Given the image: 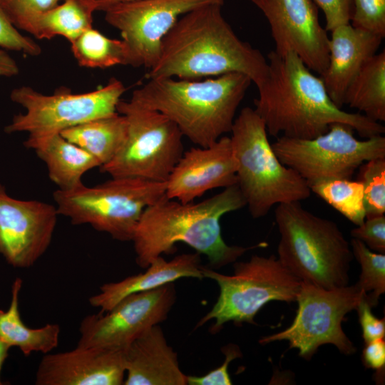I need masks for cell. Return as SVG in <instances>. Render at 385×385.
Returning <instances> with one entry per match:
<instances>
[{
  "instance_id": "33",
  "label": "cell",
  "mask_w": 385,
  "mask_h": 385,
  "mask_svg": "<svg viewBox=\"0 0 385 385\" xmlns=\"http://www.w3.org/2000/svg\"><path fill=\"white\" fill-rule=\"evenodd\" d=\"M0 48L23 52L29 56H38L40 46L33 39L21 34L10 21L0 5Z\"/></svg>"
},
{
  "instance_id": "3",
  "label": "cell",
  "mask_w": 385,
  "mask_h": 385,
  "mask_svg": "<svg viewBox=\"0 0 385 385\" xmlns=\"http://www.w3.org/2000/svg\"><path fill=\"white\" fill-rule=\"evenodd\" d=\"M246 206L237 184L198 202H182L166 195L145 208L135 227L132 242L137 264L146 268L162 254L173 252L184 242L207 256L212 267L219 269L235 262L250 249L228 245L223 240L220 220L230 212Z\"/></svg>"
},
{
  "instance_id": "27",
  "label": "cell",
  "mask_w": 385,
  "mask_h": 385,
  "mask_svg": "<svg viewBox=\"0 0 385 385\" xmlns=\"http://www.w3.org/2000/svg\"><path fill=\"white\" fill-rule=\"evenodd\" d=\"M73 55L80 66L106 68L128 65V53L124 42L110 38L93 27L71 43Z\"/></svg>"
},
{
  "instance_id": "20",
  "label": "cell",
  "mask_w": 385,
  "mask_h": 385,
  "mask_svg": "<svg viewBox=\"0 0 385 385\" xmlns=\"http://www.w3.org/2000/svg\"><path fill=\"white\" fill-rule=\"evenodd\" d=\"M125 385H186L178 355L159 324L153 326L123 350Z\"/></svg>"
},
{
  "instance_id": "24",
  "label": "cell",
  "mask_w": 385,
  "mask_h": 385,
  "mask_svg": "<svg viewBox=\"0 0 385 385\" xmlns=\"http://www.w3.org/2000/svg\"><path fill=\"white\" fill-rule=\"evenodd\" d=\"M21 287L22 279L16 278L12 284L9 309L0 310V339L10 347L19 348L24 356L33 352L50 353L58 344L60 326L47 324L33 329L23 322L19 305Z\"/></svg>"
},
{
  "instance_id": "36",
  "label": "cell",
  "mask_w": 385,
  "mask_h": 385,
  "mask_svg": "<svg viewBox=\"0 0 385 385\" xmlns=\"http://www.w3.org/2000/svg\"><path fill=\"white\" fill-rule=\"evenodd\" d=\"M314 1L324 13L327 31H331L338 26L350 23L354 0Z\"/></svg>"
},
{
  "instance_id": "1",
  "label": "cell",
  "mask_w": 385,
  "mask_h": 385,
  "mask_svg": "<svg viewBox=\"0 0 385 385\" xmlns=\"http://www.w3.org/2000/svg\"><path fill=\"white\" fill-rule=\"evenodd\" d=\"M268 73L257 88L255 111L272 136L311 139L342 123L365 138L384 133L385 128L360 113H348L330 99L321 79L292 51L268 56Z\"/></svg>"
},
{
  "instance_id": "30",
  "label": "cell",
  "mask_w": 385,
  "mask_h": 385,
  "mask_svg": "<svg viewBox=\"0 0 385 385\" xmlns=\"http://www.w3.org/2000/svg\"><path fill=\"white\" fill-rule=\"evenodd\" d=\"M357 180L363 186L366 218L385 212V158L368 160L359 168Z\"/></svg>"
},
{
  "instance_id": "37",
  "label": "cell",
  "mask_w": 385,
  "mask_h": 385,
  "mask_svg": "<svg viewBox=\"0 0 385 385\" xmlns=\"http://www.w3.org/2000/svg\"><path fill=\"white\" fill-rule=\"evenodd\" d=\"M371 309L372 307L364 298L361 300L356 308L364 344L384 338L385 336L384 318L379 319L375 317L371 312Z\"/></svg>"
},
{
  "instance_id": "6",
  "label": "cell",
  "mask_w": 385,
  "mask_h": 385,
  "mask_svg": "<svg viewBox=\"0 0 385 385\" xmlns=\"http://www.w3.org/2000/svg\"><path fill=\"white\" fill-rule=\"evenodd\" d=\"M230 133L237 185L253 218L265 217L274 205L309 198L308 184L280 162L269 142L265 123L254 108L241 110Z\"/></svg>"
},
{
  "instance_id": "34",
  "label": "cell",
  "mask_w": 385,
  "mask_h": 385,
  "mask_svg": "<svg viewBox=\"0 0 385 385\" xmlns=\"http://www.w3.org/2000/svg\"><path fill=\"white\" fill-rule=\"evenodd\" d=\"M352 238L361 240L371 250L385 253L384 215L366 217L364 222L351 230Z\"/></svg>"
},
{
  "instance_id": "7",
  "label": "cell",
  "mask_w": 385,
  "mask_h": 385,
  "mask_svg": "<svg viewBox=\"0 0 385 385\" xmlns=\"http://www.w3.org/2000/svg\"><path fill=\"white\" fill-rule=\"evenodd\" d=\"M166 195V182L135 178H112L89 187L83 183L53 192L58 215L73 225H89L119 241H131L148 206Z\"/></svg>"
},
{
  "instance_id": "39",
  "label": "cell",
  "mask_w": 385,
  "mask_h": 385,
  "mask_svg": "<svg viewBox=\"0 0 385 385\" xmlns=\"http://www.w3.org/2000/svg\"><path fill=\"white\" fill-rule=\"evenodd\" d=\"M19 73L15 60L5 49L0 48V76L12 77Z\"/></svg>"
},
{
  "instance_id": "5",
  "label": "cell",
  "mask_w": 385,
  "mask_h": 385,
  "mask_svg": "<svg viewBox=\"0 0 385 385\" xmlns=\"http://www.w3.org/2000/svg\"><path fill=\"white\" fill-rule=\"evenodd\" d=\"M278 260L296 277L325 289L349 284L354 257L336 222L304 208L300 202L277 205Z\"/></svg>"
},
{
  "instance_id": "18",
  "label": "cell",
  "mask_w": 385,
  "mask_h": 385,
  "mask_svg": "<svg viewBox=\"0 0 385 385\" xmlns=\"http://www.w3.org/2000/svg\"><path fill=\"white\" fill-rule=\"evenodd\" d=\"M125 370L123 351L76 346L46 354L35 376L36 385H120Z\"/></svg>"
},
{
  "instance_id": "28",
  "label": "cell",
  "mask_w": 385,
  "mask_h": 385,
  "mask_svg": "<svg viewBox=\"0 0 385 385\" xmlns=\"http://www.w3.org/2000/svg\"><path fill=\"white\" fill-rule=\"evenodd\" d=\"M309 188L356 226L364 222L363 186L359 181L332 179L314 183Z\"/></svg>"
},
{
  "instance_id": "10",
  "label": "cell",
  "mask_w": 385,
  "mask_h": 385,
  "mask_svg": "<svg viewBox=\"0 0 385 385\" xmlns=\"http://www.w3.org/2000/svg\"><path fill=\"white\" fill-rule=\"evenodd\" d=\"M125 89L115 78L100 88L83 93L60 88L51 95H45L29 86L15 88L10 98L26 112L15 115L4 131L9 134L26 132V140L29 141L61 133L86 121L117 113V105Z\"/></svg>"
},
{
  "instance_id": "4",
  "label": "cell",
  "mask_w": 385,
  "mask_h": 385,
  "mask_svg": "<svg viewBox=\"0 0 385 385\" xmlns=\"http://www.w3.org/2000/svg\"><path fill=\"white\" fill-rule=\"evenodd\" d=\"M240 73L205 80L150 78L135 89L131 99L165 115L183 137L207 147L231 131L236 111L252 83Z\"/></svg>"
},
{
  "instance_id": "11",
  "label": "cell",
  "mask_w": 385,
  "mask_h": 385,
  "mask_svg": "<svg viewBox=\"0 0 385 385\" xmlns=\"http://www.w3.org/2000/svg\"><path fill=\"white\" fill-rule=\"evenodd\" d=\"M364 297L356 284L325 289L301 281L295 301L298 308L292 323L259 342L265 344L287 341L289 348L298 349L299 355L307 360L312 359L320 346L327 344L343 354H354L356 347L344 333L342 322Z\"/></svg>"
},
{
  "instance_id": "12",
  "label": "cell",
  "mask_w": 385,
  "mask_h": 385,
  "mask_svg": "<svg viewBox=\"0 0 385 385\" xmlns=\"http://www.w3.org/2000/svg\"><path fill=\"white\" fill-rule=\"evenodd\" d=\"M347 124L335 123L324 134L311 139L279 136L272 144L280 162L305 180L309 187L337 178L351 179L364 163L385 158L382 135L359 140Z\"/></svg>"
},
{
  "instance_id": "23",
  "label": "cell",
  "mask_w": 385,
  "mask_h": 385,
  "mask_svg": "<svg viewBox=\"0 0 385 385\" xmlns=\"http://www.w3.org/2000/svg\"><path fill=\"white\" fill-rule=\"evenodd\" d=\"M60 134L91 154L101 167L111 161L123 147L127 121L117 112L67 128Z\"/></svg>"
},
{
  "instance_id": "19",
  "label": "cell",
  "mask_w": 385,
  "mask_h": 385,
  "mask_svg": "<svg viewBox=\"0 0 385 385\" xmlns=\"http://www.w3.org/2000/svg\"><path fill=\"white\" fill-rule=\"evenodd\" d=\"M330 32L329 63L320 78L330 99L342 108L347 87L364 63L376 53L383 38L350 23Z\"/></svg>"
},
{
  "instance_id": "15",
  "label": "cell",
  "mask_w": 385,
  "mask_h": 385,
  "mask_svg": "<svg viewBox=\"0 0 385 385\" xmlns=\"http://www.w3.org/2000/svg\"><path fill=\"white\" fill-rule=\"evenodd\" d=\"M58 215L56 206L12 197L0 183V255L15 268L33 266L51 242Z\"/></svg>"
},
{
  "instance_id": "13",
  "label": "cell",
  "mask_w": 385,
  "mask_h": 385,
  "mask_svg": "<svg viewBox=\"0 0 385 385\" xmlns=\"http://www.w3.org/2000/svg\"><path fill=\"white\" fill-rule=\"evenodd\" d=\"M175 299L173 282L128 295L108 311L85 317L77 345L123 351L165 321Z\"/></svg>"
},
{
  "instance_id": "31",
  "label": "cell",
  "mask_w": 385,
  "mask_h": 385,
  "mask_svg": "<svg viewBox=\"0 0 385 385\" xmlns=\"http://www.w3.org/2000/svg\"><path fill=\"white\" fill-rule=\"evenodd\" d=\"M63 0H0L6 15L17 29L31 34L37 18Z\"/></svg>"
},
{
  "instance_id": "41",
  "label": "cell",
  "mask_w": 385,
  "mask_h": 385,
  "mask_svg": "<svg viewBox=\"0 0 385 385\" xmlns=\"http://www.w3.org/2000/svg\"><path fill=\"white\" fill-rule=\"evenodd\" d=\"M10 348V346L0 339V385L2 384V381L1 380V371L3 364L8 356L9 350Z\"/></svg>"
},
{
  "instance_id": "22",
  "label": "cell",
  "mask_w": 385,
  "mask_h": 385,
  "mask_svg": "<svg viewBox=\"0 0 385 385\" xmlns=\"http://www.w3.org/2000/svg\"><path fill=\"white\" fill-rule=\"evenodd\" d=\"M45 163L50 180L61 190L83 184L82 178L100 163L91 154L64 138L60 133L36 140H25Z\"/></svg>"
},
{
  "instance_id": "14",
  "label": "cell",
  "mask_w": 385,
  "mask_h": 385,
  "mask_svg": "<svg viewBox=\"0 0 385 385\" xmlns=\"http://www.w3.org/2000/svg\"><path fill=\"white\" fill-rule=\"evenodd\" d=\"M224 0H133L106 8L105 20L118 29L128 53V65L153 68L162 41L178 19L199 6Z\"/></svg>"
},
{
  "instance_id": "8",
  "label": "cell",
  "mask_w": 385,
  "mask_h": 385,
  "mask_svg": "<svg viewBox=\"0 0 385 385\" xmlns=\"http://www.w3.org/2000/svg\"><path fill=\"white\" fill-rule=\"evenodd\" d=\"M233 267V274L226 275L202 266L203 277L217 283L220 294L212 309L196 327L212 319L215 320L211 330L214 333L228 322L256 324L254 317L266 304L296 301L301 280L274 255H255L246 262H235Z\"/></svg>"
},
{
  "instance_id": "26",
  "label": "cell",
  "mask_w": 385,
  "mask_h": 385,
  "mask_svg": "<svg viewBox=\"0 0 385 385\" xmlns=\"http://www.w3.org/2000/svg\"><path fill=\"white\" fill-rule=\"evenodd\" d=\"M93 12L84 0H63L37 18L31 34L38 39L61 36L71 43L93 27Z\"/></svg>"
},
{
  "instance_id": "2",
  "label": "cell",
  "mask_w": 385,
  "mask_h": 385,
  "mask_svg": "<svg viewBox=\"0 0 385 385\" xmlns=\"http://www.w3.org/2000/svg\"><path fill=\"white\" fill-rule=\"evenodd\" d=\"M223 2L202 5L178 19L162 41L149 79L198 80L240 73L257 88L262 85L268 62L258 49L235 34L222 15Z\"/></svg>"
},
{
  "instance_id": "9",
  "label": "cell",
  "mask_w": 385,
  "mask_h": 385,
  "mask_svg": "<svg viewBox=\"0 0 385 385\" xmlns=\"http://www.w3.org/2000/svg\"><path fill=\"white\" fill-rule=\"evenodd\" d=\"M116 109L126 119V138L114 158L100 170L111 178L166 182L184 153L178 127L161 113L131 99H120Z\"/></svg>"
},
{
  "instance_id": "21",
  "label": "cell",
  "mask_w": 385,
  "mask_h": 385,
  "mask_svg": "<svg viewBox=\"0 0 385 385\" xmlns=\"http://www.w3.org/2000/svg\"><path fill=\"white\" fill-rule=\"evenodd\" d=\"M201 267L198 252L179 255L170 261L159 256L145 272L103 284L100 292L89 298V303L101 312H106L132 294L148 291L183 277L202 279L204 277Z\"/></svg>"
},
{
  "instance_id": "35",
  "label": "cell",
  "mask_w": 385,
  "mask_h": 385,
  "mask_svg": "<svg viewBox=\"0 0 385 385\" xmlns=\"http://www.w3.org/2000/svg\"><path fill=\"white\" fill-rule=\"evenodd\" d=\"M221 350L225 356L222 364L203 376H187L188 384L231 385L232 384L228 373L229 364L234 359L242 357V354L240 347L234 344H229Z\"/></svg>"
},
{
  "instance_id": "29",
  "label": "cell",
  "mask_w": 385,
  "mask_h": 385,
  "mask_svg": "<svg viewBox=\"0 0 385 385\" xmlns=\"http://www.w3.org/2000/svg\"><path fill=\"white\" fill-rule=\"evenodd\" d=\"M350 245L353 256L361 269L356 283L365 294L364 299L373 308L385 292V255L371 250L361 240L352 238Z\"/></svg>"
},
{
  "instance_id": "32",
  "label": "cell",
  "mask_w": 385,
  "mask_h": 385,
  "mask_svg": "<svg viewBox=\"0 0 385 385\" xmlns=\"http://www.w3.org/2000/svg\"><path fill=\"white\" fill-rule=\"evenodd\" d=\"M351 25L385 36V0H354Z\"/></svg>"
},
{
  "instance_id": "25",
  "label": "cell",
  "mask_w": 385,
  "mask_h": 385,
  "mask_svg": "<svg viewBox=\"0 0 385 385\" xmlns=\"http://www.w3.org/2000/svg\"><path fill=\"white\" fill-rule=\"evenodd\" d=\"M344 104L374 121H385L384 50L371 57L349 83Z\"/></svg>"
},
{
  "instance_id": "16",
  "label": "cell",
  "mask_w": 385,
  "mask_h": 385,
  "mask_svg": "<svg viewBox=\"0 0 385 385\" xmlns=\"http://www.w3.org/2000/svg\"><path fill=\"white\" fill-rule=\"evenodd\" d=\"M267 19L274 51L296 53L305 65L321 75L329 63V38L319 23L314 0H250Z\"/></svg>"
},
{
  "instance_id": "17",
  "label": "cell",
  "mask_w": 385,
  "mask_h": 385,
  "mask_svg": "<svg viewBox=\"0 0 385 385\" xmlns=\"http://www.w3.org/2000/svg\"><path fill=\"white\" fill-rule=\"evenodd\" d=\"M236 161L230 137L183 153L166 181V196L190 202L207 191L237 184Z\"/></svg>"
},
{
  "instance_id": "40",
  "label": "cell",
  "mask_w": 385,
  "mask_h": 385,
  "mask_svg": "<svg viewBox=\"0 0 385 385\" xmlns=\"http://www.w3.org/2000/svg\"><path fill=\"white\" fill-rule=\"evenodd\" d=\"M93 9L96 11H103L108 6L123 1L133 0H84Z\"/></svg>"
},
{
  "instance_id": "38",
  "label": "cell",
  "mask_w": 385,
  "mask_h": 385,
  "mask_svg": "<svg viewBox=\"0 0 385 385\" xmlns=\"http://www.w3.org/2000/svg\"><path fill=\"white\" fill-rule=\"evenodd\" d=\"M364 366L382 375L385 367L384 338L378 339L365 344L362 351Z\"/></svg>"
}]
</instances>
